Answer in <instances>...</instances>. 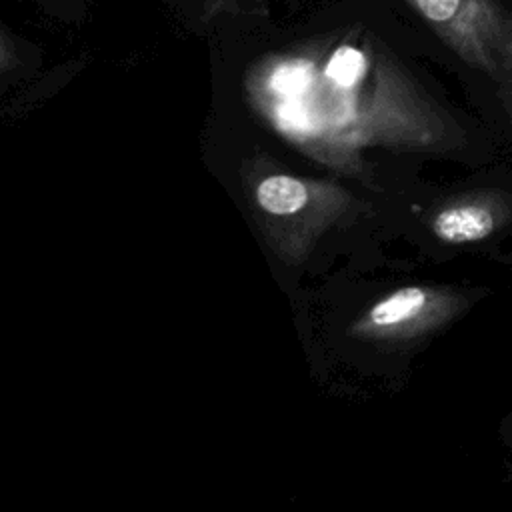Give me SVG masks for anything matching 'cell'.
<instances>
[{
	"label": "cell",
	"instance_id": "1",
	"mask_svg": "<svg viewBox=\"0 0 512 512\" xmlns=\"http://www.w3.org/2000/svg\"><path fill=\"white\" fill-rule=\"evenodd\" d=\"M468 64L502 78L510 72L512 20L496 0H406Z\"/></svg>",
	"mask_w": 512,
	"mask_h": 512
},
{
	"label": "cell",
	"instance_id": "2",
	"mask_svg": "<svg viewBox=\"0 0 512 512\" xmlns=\"http://www.w3.org/2000/svg\"><path fill=\"white\" fill-rule=\"evenodd\" d=\"M458 310L462 296L450 288L402 286L372 304L358 328L376 342H412L444 326Z\"/></svg>",
	"mask_w": 512,
	"mask_h": 512
},
{
	"label": "cell",
	"instance_id": "3",
	"mask_svg": "<svg viewBox=\"0 0 512 512\" xmlns=\"http://www.w3.org/2000/svg\"><path fill=\"white\" fill-rule=\"evenodd\" d=\"M498 226V212L480 198L448 204L430 222L432 234L446 244H470L488 238Z\"/></svg>",
	"mask_w": 512,
	"mask_h": 512
},
{
	"label": "cell",
	"instance_id": "4",
	"mask_svg": "<svg viewBox=\"0 0 512 512\" xmlns=\"http://www.w3.org/2000/svg\"><path fill=\"white\" fill-rule=\"evenodd\" d=\"M260 206L276 216L296 214L308 202V188L292 176H270L258 186Z\"/></svg>",
	"mask_w": 512,
	"mask_h": 512
},
{
	"label": "cell",
	"instance_id": "5",
	"mask_svg": "<svg viewBox=\"0 0 512 512\" xmlns=\"http://www.w3.org/2000/svg\"><path fill=\"white\" fill-rule=\"evenodd\" d=\"M12 52H10V46L6 42V38L0 34V64H6L10 60Z\"/></svg>",
	"mask_w": 512,
	"mask_h": 512
},
{
	"label": "cell",
	"instance_id": "6",
	"mask_svg": "<svg viewBox=\"0 0 512 512\" xmlns=\"http://www.w3.org/2000/svg\"><path fill=\"white\" fill-rule=\"evenodd\" d=\"M508 62H510V72H512V30H510V40H508Z\"/></svg>",
	"mask_w": 512,
	"mask_h": 512
}]
</instances>
